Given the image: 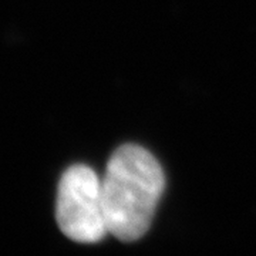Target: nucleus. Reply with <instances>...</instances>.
Masks as SVG:
<instances>
[{"instance_id":"obj_1","label":"nucleus","mask_w":256,"mask_h":256,"mask_svg":"<svg viewBox=\"0 0 256 256\" xmlns=\"http://www.w3.org/2000/svg\"><path fill=\"white\" fill-rule=\"evenodd\" d=\"M101 184L108 234L122 242L142 238L165 188L156 156L140 146H121L111 156Z\"/></svg>"},{"instance_id":"obj_2","label":"nucleus","mask_w":256,"mask_h":256,"mask_svg":"<svg viewBox=\"0 0 256 256\" xmlns=\"http://www.w3.org/2000/svg\"><path fill=\"white\" fill-rule=\"evenodd\" d=\"M56 220L68 239L97 244L108 234L101 178L87 165H73L57 186Z\"/></svg>"}]
</instances>
